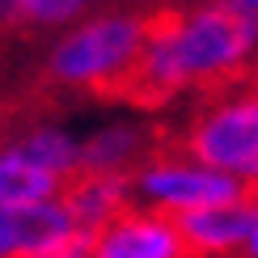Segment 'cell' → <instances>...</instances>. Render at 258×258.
<instances>
[{"label":"cell","mask_w":258,"mask_h":258,"mask_svg":"<svg viewBox=\"0 0 258 258\" xmlns=\"http://www.w3.org/2000/svg\"><path fill=\"white\" fill-rule=\"evenodd\" d=\"M148 47V13H106L72 26L51 42L42 59V81L59 89H89L110 98V89Z\"/></svg>","instance_id":"cell-1"},{"label":"cell","mask_w":258,"mask_h":258,"mask_svg":"<svg viewBox=\"0 0 258 258\" xmlns=\"http://www.w3.org/2000/svg\"><path fill=\"white\" fill-rule=\"evenodd\" d=\"M174 157L241 182L245 199L258 203V85H241L220 98H203V106L178 140Z\"/></svg>","instance_id":"cell-2"},{"label":"cell","mask_w":258,"mask_h":258,"mask_svg":"<svg viewBox=\"0 0 258 258\" xmlns=\"http://www.w3.org/2000/svg\"><path fill=\"white\" fill-rule=\"evenodd\" d=\"M136 199H144L153 212L178 216V212H203V208H229L245 203V186L224 174H212L203 165H190L182 157H165L136 174Z\"/></svg>","instance_id":"cell-3"},{"label":"cell","mask_w":258,"mask_h":258,"mask_svg":"<svg viewBox=\"0 0 258 258\" xmlns=\"http://www.w3.org/2000/svg\"><path fill=\"white\" fill-rule=\"evenodd\" d=\"M178 224L190 258H245L250 233L258 224V203H229V208H203L169 216Z\"/></svg>","instance_id":"cell-4"},{"label":"cell","mask_w":258,"mask_h":258,"mask_svg":"<svg viewBox=\"0 0 258 258\" xmlns=\"http://www.w3.org/2000/svg\"><path fill=\"white\" fill-rule=\"evenodd\" d=\"M93 258H190V250L165 212L132 208L98 233Z\"/></svg>","instance_id":"cell-5"},{"label":"cell","mask_w":258,"mask_h":258,"mask_svg":"<svg viewBox=\"0 0 258 258\" xmlns=\"http://www.w3.org/2000/svg\"><path fill=\"white\" fill-rule=\"evenodd\" d=\"M59 203L77 220V229L102 233L106 224H114L123 212L136 208V178L132 174H89V169H77V174L63 178Z\"/></svg>","instance_id":"cell-6"},{"label":"cell","mask_w":258,"mask_h":258,"mask_svg":"<svg viewBox=\"0 0 258 258\" xmlns=\"http://www.w3.org/2000/svg\"><path fill=\"white\" fill-rule=\"evenodd\" d=\"M63 190V178L47 169L30 165L13 153L0 157V208H38V203H55Z\"/></svg>","instance_id":"cell-7"},{"label":"cell","mask_w":258,"mask_h":258,"mask_svg":"<svg viewBox=\"0 0 258 258\" xmlns=\"http://www.w3.org/2000/svg\"><path fill=\"white\" fill-rule=\"evenodd\" d=\"M9 153L30 161V165H38V169H47V174H55V178H68V174L81 169V144H72L63 132H55V127H47V123L30 127Z\"/></svg>","instance_id":"cell-8"},{"label":"cell","mask_w":258,"mask_h":258,"mask_svg":"<svg viewBox=\"0 0 258 258\" xmlns=\"http://www.w3.org/2000/svg\"><path fill=\"white\" fill-rule=\"evenodd\" d=\"M85 5L68 0H21V5H0V30H30V26H63L81 13Z\"/></svg>","instance_id":"cell-9"},{"label":"cell","mask_w":258,"mask_h":258,"mask_svg":"<svg viewBox=\"0 0 258 258\" xmlns=\"http://www.w3.org/2000/svg\"><path fill=\"white\" fill-rule=\"evenodd\" d=\"M98 254V233L93 229H72L63 241H55L51 250H42L38 258H93Z\"/></svg>","instance_id":"cell-10"},{"label":"cell","mask_w":258,"mask_h":258,"mask_svg":"<svg viewBox=\"0 0 258 258\" xmlns=\"http://www.w3.org/2000/svg\"><path fill=\"white\" fill-rule=\"evenodd\" d=\"M245 258H258V224H254V233H250V245H245Z\"/></svg>","instance_id":"cell-11"},{"label":"cell","mask_w":258,"mask_h":258,"mask_svg":"<svg viewBox=\"0 0 258 258\" xmlns=\"http://www.w3.org/2000/svg\"><path fill=\"white\" fill-rule=\"evenodd\" d=\"M250 85H258V63H254V77H250Z\"/></svg>","instance_id":"cell-12"},{"label":"cell","mask_w":258,"mask_h":258,"mask_svg":"<svg viewBox=\"0 0 258 258\" xmlns=\"http://www.w3.org/2000/svg\"><path fill=\"white\" fill-rule=\"evenodd\" d=\"M0 102H5V98H0Z\"/></svg>","instance_id":"cell-13"}]
</instances>
